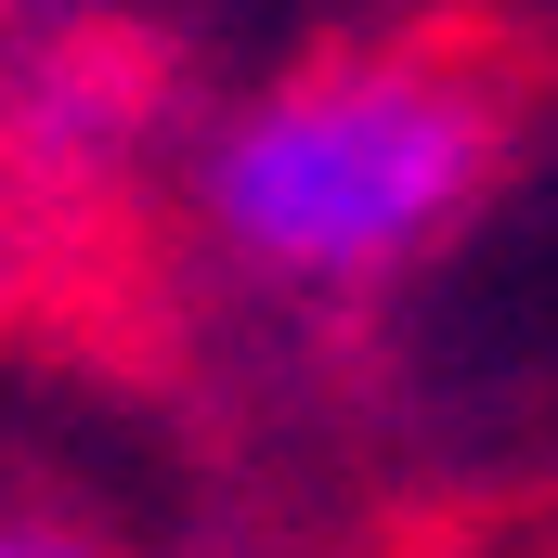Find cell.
<instances>
[{
    "label": "cell",
    "instance_id": "6da1fadb",
    "mask_svg": "<svg viewBox=\"0 0 558 558\" xmlns=\"http://www.w3.org/2000/svg\"><path fill=\"white\" fill-rule=\"evenodd\" d=\"M507 156V92L441 39L312 52L221 105L182 156V208L208 260L274 299H364L428 260Z\"/></svg>",
    "mask_w": 558,
    "mask_h": 558
},
{
    "label": "cell",
    "instance_id": "7a4b0ae2",
    "mask_svg": "<svg viewBox=\"0 0 558 558\" xmlns=\"http://www.w3.org/2000/svg\"><path fill=\"white\" fill-rule=\"evenodd\" d=\"M143 131H156V65L131 39L52 26V39L0 52V169H26V182H105L118 156H143Z\"/></svg>",
    "mask_w": 558,
    "mask_h": 558
},
{
    "label": "cell",
    "instance_id": "3957f363",
    "mask_svg": "<svg viewBox=\"0 0 558 558\" xmlns=\"http://www.w3.org/2000/svg\"><path fill=\"white\" fill-rule=\"evenodd\" d=\"M0 558H131V546L65 520V507H0Z\"/></svg>",
    "mask_w": 558,
    "mask_h": 558
}]
</instances>
